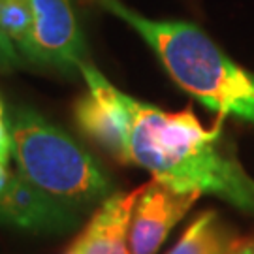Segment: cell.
Instances as JSON below:
<instances>
[{
	"label": "cell",
	"mask_w": 254,
	"mask_h": 254,
	"mask_svg": "<svg viewBox=\"0 0 254 254\" xmlns=\"http://www.w3.org/2000/svg\"><path fill=\"white\" fill-rule=\"evenodd\" d=\"M141 187L109 194L94 211L79 239L81 254H130V224Z\"/></svg>",
	"instance_id": "7"
},
{
	"label": "cell",
	"mask_w": 254,
	"mask_h": 254,
	"mask_svg": "<svg viewBox=\"0 0 254 254\" xmlns=\"http://www.w3.org/2000/svg\"><path fill=\"white\" fill-rule=\"evenodd\" d=\"M121 100L119 162L136 164L175 190L211 194L254 215V179L222 141V115L207 128L192 109L166 111L123 91Z\"/></svg>",
	"instance_id": "1"
},
{
	"label": "cell",
	"mask_w": 254,
	"mask_h": 254,
	"mask_svg": "<svg viewBox=\"0 0 254 254\" xmlns=\"http://www.w3.org/2000/svg\"><path fill=\"white\" fill-rule=\"evenodd\" d=\"M154 51L173 81L201 106L254 127V72L232 61L198 25L139 15L121 0H100Z\"/></svg>",
	"instance_id": "2"
},
{
	"label": "cell",
	"mask_w": 254,
	"mask_h": 254,
	"mask_svg": "<svg viewBox=\"0 0 254 254\" xmlns=\"http://www.w3.org/2000/svg\"><path fill=\"white\" fill-rule=\"evenodd\" d=\"M200 198V192H179L156 179L143 185L130 224V254H158L173 226Z\"/></svg>",
	"instance_id": "5"
},
{
	"label": "cell",
	"mask_w": 254,
	"mask_h": 254,
	"mask_svg": "<svg viewBox=\"0 0 254 254\" xmlns=\"http://www.w3.org/2000/svg\"><path fill=\"white\" fill-rule=\"evenodd\" d=\"M11 156V136H9V123L4 117V106L0 102V160L4 164L9 162Z\"/></svg>",
	"instance_id": "10"
},
{
	"label": "cell",
	"mask_w": 254,
	"mask_h": 254,
	"mask_svg": "<svg viewBox=\"0 0 254 254\" xmlns=\"http://www.w3.org/2000/svg\"><path fill=\"white\" fill-rule=\"evenodd\" d=\"M2 38H4V36H2Z\"/></svg>",
	"instance_id": "15"
},
{
	"label": "cell",
	"mask_w": 254,
	"mask_h": 254,
	"mask_svg": "<svg viewBox=\"0 0 254 254\" xmlns=\"http://www.w3.org/2000/svg\"><path fill=\"white\" fill-rule=\"evenodd\" d=\"M32 8V38L25 57L38 64L72 68L87 61V47L70 0H28Z\"/></svg>",
	"instance_id": "4"
},
{
	"label": "cell",
	"mask_w": 254,
	"mask_h": 254,
	"mask_svg": "<svg viewBox=\"0 0 254 254\" xmlns=\"http://www.w3.org/2000/svg\"><path fill=\"white\" fill-rule=\"evenodd\" d=\"M0 220L34 232H64L79 222V213L40 190L21 173H9L0 196Z\"/></svg>",
	"instance_id": "6"
},
{
	"label": "cell",
	"mask_w": 254,
	"mask_h": 254,
	"mask_svg": "<svg viewBox=\"0 0 254 254\" xmlns=\"http://www.w3.org/2000/svg\"><path fill=\"white\" fill-rule=\"evenodd\" d=\"M32 8L28 0H0V36L25 55L32 38Z\"/></svg>",
	"instance_id": "9"
},
{
	"label": "cell",
	"mask_w": 254,
	"mask_h": 254,
	"mask_svg": "<svg viewBox=\"0 0 254 254\" xmlns=\"http://www.w3.org/2000/svg\"><path fill=\"white\" fill-rule=\"evenodd\" d=\"M17 63V53L11 42L0 36V66H11Z\"/></svg>",
	"instance_id": "11"
},
{
	"label": "cell",
	"mask_w": 254,
	"mask_h": 254,
	"mask_svg": "<svg viewBox=\"0 0 254 254\" xmlns=\"http://www.w3.org/2000/svg\"><path fill=\"white\" fill-rule=\"evenodd\" d=\"M226 254H254V237H241Z\"/></svg>",
	"instance_id": "12"
},
{
	"label": "cell",
	"mask_w": 254,
	"mask_h": 254,
	"mask_svg": "<svg viewBox=\"0 0 254 254\" xmlns=\"http://www.w3.org/2000/svg\"><path fill=\"white\" fill-rule=\"evenodd\" d=\"M64 254H81V245H79V239H77V237L73 239V243L68 247V251Z\"/></svg>",
	"instance_id": "14"
},
{
	"label": "cell",
	"mask_w": 254,
	"mask_h": 254,
	"mask_svg": "<svg viewBox=\"0 0 254 254\" xmlns=\"http://www.w3.org/2000/svg\"><path fill=\"white\" fill-rule=\"evenodd\" d=\"M239 239L220 222L217 211H203L166 254H226Z\"/></svg>",
	"instance_id": "8"
},
{
	"label": "cell",
	"mask_w": 254,
	"mask_h": 254,
	"mask_svg": "<svg viewBox=\"0 0 254 254\" xmlns=\"http://www.w3.org/2000/svg\"><path fill=\"white\" fill-rule=\"evenodd\" d=\"M6 166H8V164H4L0 160V196H2V192L6 189V183H8V179H9V173H8V170H6Z\"/></svg>",
	"instance_id": "13"
},
{
	"label": "cell",
	"mask_w": 254,
	"mask_h": 254,
	"mask_svg": "<svg viewBox=\"0 0 254 254\" xmlns=\"http://www.w3.org/2000/svg\"><path fill=\"white\" fill-rule=\"evenodd\" d=\"M8 123L11 156L34 187L77 213L108 198L106 173L64 130L28 108L17 109Z\"/></svg>",
	"instance_id": "3"
}]
</instances>
